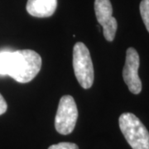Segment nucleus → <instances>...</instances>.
<instances>
[{"label": "nucleus", "mask_w": 149, "mask_h": 149, "mask_svg": "<svg viewBox=\"0 0 149 149\" xmlns=\"http://www.w3.org/2000/svg\"><path fill=\"white\" fill-rule=\"evenodd\" d=\"M140 13L144 25L149 32V0H142L140 3Z\"/></svg>", "instance_id": "obj_8"}, {"label": "nucleus", "mask_w": 149, "mask_h": 149, "mask_svg": "<svg viewBox=\"0 0 149 149\" xmlns=\"http://www.w3.org/2000/svg\"><path fill=\"white\" fill-rule=\"evenodd\" d=\"M73 68L82 88L90 89L94 82V66L89 49L83 42L75 43L73 49Z\"/></svg>", "instance_id": "obj_3"}, {"label": "nucleus", "mask_w": 149, "mask_h": 149, "mask_svg": "<svg viewBox=\"0 0 149 149\" xmlns=\"http://www.w3.org/2000/svg\"><path fill=\"white\" fill-rule=\"evenodd\" d=\"M78 118V109L73 97L62 96L59 102L58 109L55 118L56 131L62 135L72 133Z\"/></svg>", "instance_id": "obj_4"}, {"label": "nucleus", "mask_w": 149, "mask_h": 149, "mask_svg": "<svg viewBox=\"0 0 149 149\" xmlns=\"http://www.w3.org/2000/svg\"><path fill=\"white\" fill-rule=\"evenodd\" d=\"M7 109H8V104L6 103L4 98L0 94V115L3 114L7 111Z\"/></svg>", "instance_id": "obj_10"}, {"label": "nucleus", "mask_w": 149, "mask_h": 149, "mask_svg": "<svg viewBox=\"0 0 149 149\" xmlns=\"http://www.w3.org/2000/svg\"><path fill=\"white\" fill-rule=\"evenodd\" d=\"M121 132L133 149H149V133L139 118L123 113L118 118Z\"/></svg>", "instance_id": "obj_2"}, {"label": "nucleus", "mask_w": 149, "mask_h": 149, "mask_svg": "<svg viewBox=\"0 0 149 149\" xmlns=\"http://www.w3.org/2000/svg\"><path fill=\"white\" fill-rule=\"evenodd\" d=\"M48 149H79V147L72 143H60L50 146Z\"/></svg>", "instance_id": "obj_9"}, {"label": "nucleus", "mask_w": 149, "mask_h": 149, "mask_svg": "<svg viewBox=\"0 0 149 149\" xmlns=\"http://www.w3.org/2000/svg\"><path fill=\"white\" fill-rule=\"evenodd\" d=\"M139 65L140 59L138 52L134 48L129 47L126 52L123 78L128 90L134 95H138L142 91V82L139 76Z\"/></svg>", "instance_id": "obj_6"}, {"label": "nucleus", "mask_w": 149, "mask_h": 149, "mask_svg": "<svg viewBox=\"0 0 149 149\" xmlns=\"http://www.w3.org/2000/svg\"><path fill=\"white\" fill-rule=\"evenodd\" d=\"M95 12L97 21L103 27L104 37L108 42H113L117 32V20L113 17L110 0H95Z\"/></svg>", "instance_id": "obj_5"}, {"label": "nucleus", "mask_w": 149, "mask_h": 149, "mask_svg": "<svg viewBox=\"0 0 149 149\" xmlns=\"http://www.w3.org/2000/svg\"><path fill=\"white\" fill-rule=\"evenodd\" d=\"M57 0H27V13L36 17H48L53 15Z\"/></svg>", "instance_id": "obj_7"}, {"label": "nucleus", "mask_w": 149, "mask_h": 149, "mask_svg": "<svg viewBox=\"0 0 149 149\" xmlns=\"http://www.w3.org/2000/svg\"><path fill=\"white\" fill-rule=\"evenodd\" d=\"M42 57L32 50L0 52V74L8 75L19 83H27L39 73Z\"/></svg>", "instance_id": "obj_1"}]
</instances>
